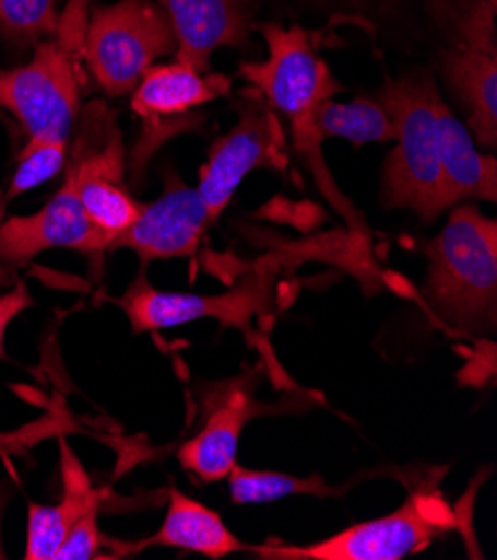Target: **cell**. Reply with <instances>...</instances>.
<instances>
[{
  "label": "cell",
  "mask_w": 497,
  "mask_h": 560,
  "mask_svg": "<svg viewBox=\"0 0 497 560\" xmlns=\"http://www.w3.org/2000/svg\"><path fill=\"white\" fill-rule=\"evenodd\" d=\"M466 3H469V0H466ZM455 10H458V14L464 10V5H462V0H453V3H451Z\"/></svg>",
  "instance_id": "28"
},
{
  "label": "cell",
  "mask_w": 497,
  "mask_h": 560,
  "mask_svg": "<svg viewBox=\"0 0 497 560\" xmlns=\"http://www.w3.org/2000/svg\"><path fill=\"white\" fill-rule=\"evenodd\" d=\"M437 85L426 74L389 79L377 101L395 124V148L381 173V203L415 212L424 221L447 212L437 152Z\"/></svg>",
  "instance_id": "4"
},
{
  "label": "cell",
  "mask_w": 497,
  "mask_h": 560,
  "mask_svg": "<svg viewBox=\"0 0 497 560\" xmlns=\"http://www.w3.org/2000/svg\"><path fill=\"white\" fill-rule=\"evenodd\" d=\"M268 56L263 61H246L239 66L241 79L270 105L280 119L291 124L293 148L308 167L323 199L338 210L348 229L366 237V221L330 175L317 130V115L326 101L342 92V83L330 72L317 54L312 34L299 25H259Z\"/></svg>",
  "instance_id": "1"
},
{
  "label": "cell",
  "mask_w": 497,
  "mask_h": 560,
  "mask_svg": "<svg viewBox=\"0 0 497 560\" xmlns=\"http://www.w3.org/2000/svg\"><path fill=\"white\" fill-rule=\"evenodd\" d=\"M76 429L74 420L68 416L61 402L54 405L43 418L27 422L12 431H0V452L3 454H23L38 442L49 438H61Z\"/></svg>",
  "instance_id": "23"
},
{
  "label": "cell",
  "mask_w": 497,
  "mask_h": 560,
  "mask_svg": "<svg viewBox=\"0 0 497 560\" xmlns=\"http://www.w3.org/2000/svg\"><path fill=\"white\" fill-rule=\"evenodd\" d=\"M424 300L451 328L490 332L497 315V221L455 203L447 226L426 244Z\"/></svg>",
  "instance_id": "2"
},
{
  "label": "cell",
  "mask_w": 497,
  "mask_h": 560,
  "mask_svg": "<svg viewBox=\"0 0 497 560\" xmlns=\"http://www.w3.org/2000/svg\"><path fill=\"white\" fill-rule=\"evenodd\" d=\"M10 282H14V272L10 266L0 264V289H5Z\"/></svg>",
  "instance_id": "27"
},
{
  "label": "cell",
  "mask_w": 497,
  "mask_h": 560,
  "mask_svg": "<svg viewBox=\"0 0 497 560\" xmlns=\"http://www.w3.org/2000/svg\"><path fill=\"white\" fill-rule=\"evenodd\" d=\"M34 306V300L27 291V287L21 282L16 284L12 291L0 295V360H5L8 353H5V335H8V328L10 324L27 308Z\"/></svg>",
  "instance_id": "25"
},
{
  "label": "cell",
  "mask_w": 497,
  "mask_h": 560,
  "mask_svg": "<svg viewBox=\"0 0 497 560\" xmlns=\"http://www.w3.org/2000/svg\"><path fill=\"white\" fill-rule=\"evenodd\" d=\"M230 92L228 74L197 72L179 61L152 66L130 94L134 115L143 119V135L128 156L137 177L161 143L203 124L199 107L226 98Z\"/></svg>",
  "instance_id": "8"
},
{
  "label": "cell",
  "mask_w": 497,
  "mask_h": 560,
  "mask_svg": "<svg viewBox=\"0 0 497 560\" xmlns=\"http://www.w3.org/2000/svg\"><path fill=\"white\" fill-rule=\"evenodd\" d=\"M212 223L214 219L197 188L170 182L158 199L143 203L137 221L113 244V250L128 248L137 253L143 266L158 259L192 257Z\"/></svg>",
  "instance_id": "13"
},
{
  "label": "cell",
  "mask_w": 497,
  "mask_h": 560,
  "mask_svg": "<svg viewBox=\"0 0 497 560\" xmlns=\"http://www.w3.org/2000/svg\"><path fill=\"white\" fill-rule=\"evenodd\" d=\"M230 495L237 505H265V502H277L291 495H328L333 493L330 485L319 478H297L291 474L277 471H252L235 463L228 474Z\"/></svg>",
  "instance_id": "20"
},
{
  "label": "cell",
  "mask_w": 497,
  "mask_h": 560,
  "mask_svg": "<svg viewBox=\"0 0 497 560\" xmlns=\"http://www.w3.org/2000/svg\"><path fill=\"white\" fill-rule=\"evenodd\" d=\"M68 165V141L63 139H27L19 154L14 177L8 192L0 199V208H5L19 195L34 190L57 175Z\"/></svg>",
  "instance_id": "21"
},
{
  "label": "cell",
  "mask_w": 497,
  "mask_h": 560,
  "mask_svg": "<svg viewBox=\"0 0 497 560\" xmlns=\"http://www.w3.org/2000/svg\"><path fill=\"white\" fill-rule=\"evenodd\" d=\"M51 248L79 250L83 255L107 253L105 237L92 226L68 175L57 195L38 212L0 223V264L19 266Z\"/></svg>",
  "instance_id": "12"
},
{
  "label": "cell",
  "mask_w": 497,
  "mask_h": 560,
  "mask_svg": "<svg viewBox=\"0 0 497 560\" xmlns=\"http://www.w3.org/2000/svg\"><path fill=\"white\" fill-rule=\"evenodd\" d=\"M437 152L447 206L453 208L466 199L497 201V163L477 150L469 128L453 115L445 98H435Z\"/></svg>",
  "instance_id": "17"
},
{
  "label": "cell",
  "mask_w": 497,
  "mask_h": 560,
  "mask_svg": "<svg viewBox=\"0 0 497 560\" xmlns=\"http://www.w3.org/2000/svg\"><path fill=\"white\" fill-rule=\"evenodd\" d=\"M321 139H346L353 145L393 143L395 124L389 112L372 98H355L348 103L326 101L317 115Z\"/></svg>",
  "instance_id": "19"
},
{
  "label": "cell",
  "mask_w": 497,
  "mask_h": 560,
  "mask_svg": "<svg viewBox=\"0 0 497 560\" xmlns=\"http://www.w3.org/2000/svg\"><path fill=\"white\" fill-rule=\"evenodd\" d=\"M265 411L268 407L259 405L246 388L233 384L228 394L216 396L199 433L181 444L177 454L181 467L201 482L226 480L237 463L246 424Z\"/></svg>",
  "instance_id": "16"
},
{
  "label": "cell",
  "mask_w": 497,
  "mask_h": 560,
  "mask_svg": "<svg viewBox=\"0 0 497 560\" xmlns=\"http://www.w3.org/2000/svg\"><path fill=\"white\" fill-rule=\"evenodd\" d=\"M54 0H0V36L16 45H38L57 30Z\"/></svg>",
  "instance_id": "22"
},
{
  "label": "cell",
  "mask_w": 497,
  "mask_h": 560,
  "mask_svg": "<svg viewBox=\"0 0 497 560\" xmlns=\"http://www.w3.org/2000/svg\"><path fill=\"white\" fill-rule=\"evenodd\" d=\"M449 88L466 107L477 145H497V40L495 0H471L458 19V43L445 56Z\"/></svg>",
  "instance_id": "10"
},
{
  "label": "cell",
  "mask_w": 497,
  "mask_h": 560,
  "mask_svg": "<svg viewBox=\"0 0 497 560\" xmlns=\"http://www.w3.org/2000/svg\"><path fill=\"white\" fill-rule=\"evenodd\" d=\"M239 103V119L230 132L214 141L199 173L197 192L216 221L228 208L241 182L257 167H286V135L280 117L255 92Z\"/></svg>",
  "instance_id": "9"
},
{
  "label": "cell",
  "mask_w": 497,
  "mask_h": 560,
  "mask_svg": "<svg viewBox=\"0 0 497 560\" xmlns=\"http://www.w3.org/2000/svg\"><path fill=\"white\" fill-rule=\"evenodd\" d=\"M90 12L92 0H68L54 34L34 45V59L0 72V105L23 126L27 139L70 141L81 115V61Z\"/></svg>",
  "instance_id": "3"
},
{
  "label": "cell",
  "mask_w": 497,
  "mask_h": 560,
  "mask_svg": "<svg viewBox=\"0 0 497 560\" xmlns=\"http://www.w3.org/2000/svg\"><path fill=\"white\" fill-rule=\"evenodd\" d=\"M8 500H10L8 482L0 480V560L8 558V549L3 545V514H5V508H8Z\"/></svg>",
  "instance_id": "26"
},
{
  "label": "cell",
  "mask_w": 497,
  "mask_h": 560,
  "mask_svg": "<svg viewBox=\"0 0 497 560\" xmlns=\"http://www.w3.org/2000/svg\"><path fill=\"white\" fill-rule=\"evenodd\" d=\"M270 275H250L221 295H192L154 289L145 272H139L123 298L117 300L132 332H152L214 317L226 326L246 328L255 315L270 308Z\"/></svg>",
  "instance_id": "11"
},
{
  "label": "cell",
  "mask_w": 497,
  "mask_h": 560,
  "mask_svg": "<svg viewBox=\"0 0 497 560\" xmlns=\"http://www.w3.org/2000/svg\"><path fill=\"white\" fill-rule=\"evenodd\" d=\"M61 474H63V498L59 505H38L32 502L27 512V545L25 560H54L63 545L68 532L87 512L98 510L107 491L92 485L79 456L70 450L68 440L61 435Z\"/></svg>",
  "instance_id": "18"
},
{
  "label": "cell",
  "mask_w": 497,
  "mask_h": 560,
  "mask_svg": "<svg viewBox=\"0 0 497 560\" xmlns=\"http://www.w3.org/2000/svg\"><path fill=\"white\" fill-rule=\"evenodd\" d=\"M177 34V61L210 72L218 47H244L250 34V0H154Z\"/></svg>",
  "instance_id": "14"
},
{
  "label": "cell",
  "mask_w": 497,
  "mask_h": 560,
  "mask_svg": "<svg viewBox=\"0 0 497 560\" xmlns=\"http://www.w3.org/2000/svg\"><path fill=\"white\" fill-rule=\"evenodd\" d=\"M128 150L117 115L94 101L85 107L76 128L72 161L66 175L72 179L92 226L105 237L107 253L137 221L143 203L123 186Z\"/></svg>",
  "instance_id": "7"
},
{
  "label": "cell",
  "mask_w": 497,
  "mask_h": 560,
  "mask_svg": "<svg viewBox=\"0 0 497 560\" xmlns=\"http://www.w3.org/2000/svg\"><path fill=\"white\" fill-rule=\"evenodd\" d=\"M103 547H107V538L98 529V510H92L83 518H79L76 525L68 532L54 560L105 558V553L100 551Z\"/></svg>",
  "instance_id": "24"
},
{
  "label": "cell",
  "mask_w": 497,
  "mask_h": 560,
  "mask_svg": "<svg viewBox=\"0 0 497 560\" xmlns=\"http://www.w3.org/2000/svg\"><path fill=\"white\" fill-rule=\"evenodd\" d=\"M458 525V516L439 493L437 478L409 493L404 505L375 521L353 525L312 545H252L261 560H402L424 551Z\"/></svg>",
  "instance_id": "5"
},
{
  "label": "cell",
  "mask_w": 497,
  "mask_h": 560,
  "mask_svg": "<svg viewBox=\"0 0 497 560\" xmlns=\"http://www.w3.org/2000/svg\"><path fill=\"white\" fill-rule=\"evenodd\" d=\"M150 547H175L218 560L237 551H248L250 545L241 542L239 536H235L226 527L224 518L210 508H205L203 502L186 495L179 489H170L168 512H165L161 527L152 536L139 542L107 538L109 558L137 556L139 551Z\"/></svg>",
  "instance_id": "15"
},
{
  "label": "cell",
  "mask_w": 497,
  "mask_h": 560,
  "mask_svg": "<svg viewBox=\"0 0 497 560\" xmlns=\"http://www.w3.org/2000/svg\"><path fill=\"white\" fill-rule=\"evenodd\" d=\"M177 54V34L154 0H119L94 8L83 61L109 96H128L163 56Z\"/></svg>",
  "instance_id": "6"
}]
</instances>
